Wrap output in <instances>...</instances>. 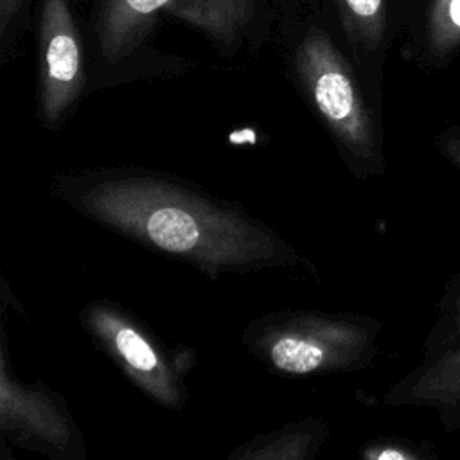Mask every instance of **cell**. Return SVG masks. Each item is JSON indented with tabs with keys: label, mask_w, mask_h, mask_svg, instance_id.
Returning <instances> with one entry per match:
<instances>
[{
	"label": "cell",
	"mask_w": 460,
	"mask_h": 460,
	"mask_svg": "<svg viewBox=\"0 0 460 460\" xmlns=\"http://www.w3.org/2000/svg\"><path fill=\"white\" fill-rule=\"evenodd\" d=\"M49 194L84 219L217 280L313 264L235 201L176 174L110 165L56 172Z\"/></svg>",
	"instance_id": "6da1fadb"
},
{
	"label": "cell",
	"mask_w": 460,
	"mask_h": 460,
	"mask_svg": "<svg viewBox=\"0 0 460 460\" xmlns=\"http://www.w3.org/2000/svg\"><path fill=\"white\" fill-rule=\"evenodd\" d=\"M295 86L356 178L385 171L377 113L359 75L327 31L309 27L291 56Z\"/></svg>",
	"instance_id": "7a4b0ae2"
},
{
	"label": "cell",
	"mask_w": 460,
	"mask_h": 460,
	"mask_svg": "<svg viewBox=\"0 0 460 460\" xmlns=\"http://www.w3.org/2000/svg\"><path fill=\"white\" fill-rule=\"evenodd\" d=\"M379 323L358 313L282 309L253 318L241 332L244 349L286 377L352 374L376 354Z\"/></svg>",
	"instance_id": "3957f363"
},
{
	"label": "cell",
	"mask_w": 460,
	"mask_h": 460,
	"mask_svg": "<svg viewBox=\"0 0 460 460\" xmlns=\"http://www.w3.org/2000/svg\"><path fill=\"white\" fill-rule=\"evenodd\" d=\"M79 323L95 347L147 399L174 411L187 406L185 376L196 361L189 349L172 352L142 318L108 298L86 302L79 311Z\"/></svg>",
	"instance_id": "277c9868"
},
{
	"label": "cell",
	"mask_w": 460,
	"mask_h": 460,
	"mask_svg": "<svg viewBox=\"0 0 460 460\" xmlns=\"http://www.w3.org/2000/svg\"><path fill=\"white\" fill-rule=\"evenodd\" d=\"M165 13L225 49H234L255 16L253 0H102L95 38L106 66L133 58Z\"/></svg>",
	"instance_id": "5b68a950"
},
{
	"label": "cell",
	"mask_w": 460,
	"mask_h": 460,
	"mask_svg": "<svg viewBox=\"0 0 460 460\" xmlns=\"http://www.w3.org/2000/svg\"><path fill=\"white\" fill-rule=\"evenodd\" d=\"M0 435L13 446L50 460H86L83 429L65 397L41 381H22L9 356L5 314L0 338Z\"/></svg>",
	"instance_id": "8992f818"
},
{
	"label": "cell",
	"mask_w": 460,
	"mask_h": 460,
	"mask_svg": "<svg viewBox=\"0 0 460 460\" xmlns=\"http://www.w3.org/2000/svg\"><path fill=\"white\" fill-rule=\"evenodd\" d=\"M38 50V120L45 131L59 133L90 86L84 49L68 0H41Z\"/></svg>",
	"instance_id": "52a82bcc"
},
{
	"label": "cell",
	"mask_w": 460,
	"mask_h": 460,
	"mask_svg": "<svg viewBox=\"0 0 460 460\" xmlns=\"http://www.w3.org/2000/svg\"><path fill=\"white\" fill-rule=\"evenodd\" d=\"M331 437V424L318 415L257 433L230 451V460H313Z\"/></svg>",
	"instance_id": "ba28073f"
},
{
	"label": "cell",
	"mask_w": 460,
	"mask_h": 460,
	"mask_svg": "<svg viewBox=\"0 0 460 460\" xmlns=\"http://www.w3.org/2000/svg\"><path fill=\"white\" fill-rule=\"evenodd\" d=\"M388 404L453 406L460 402V347L420 365L386 394Z\"/></svg>",
	"instance_id": "9c48e42d"
},
{
	"label": "cell",
	"mask_w": 460,
	"mask_h": 460,
	"mask_svg": "<svg viewBox=\"0 0 460 460\" xmlns=\"http://www.w3.org/2000/svg\"><path fill=\"white\" fill-rule=\"evenodd\" d=\"M341 23L356 56L379 49L386 31L385 0H338Z\"/></svg>",
	"instance_id": "30bf717a"
},
{
	"label": "cell",
	"mask_w": 460,
	"mask_h": 460,
	"mask_svg": "<svg viewBox=\"0 0 460 460\" xmlns=\"http://www.w3.org/2000/svg\"><path fill=\"white\" fill-rule=\"evenodd\" d=\"M428 41L442 56L460 43V0H433L428 20Z\"/></svg>",
	"instance_id": "8fae6325"
},
{
	"label": "cell",
	"mask_w": 460,
	"mask_h": 460,
	"mask_svg": "<svg viewBox=\"0 0 460 460\" xmlns=\"http://www.w3.org/2000/svg\"><path fill=\"white\" fill-rule=\"evenodd\" d=\"M361 456L367 460H415L419 455L411 451L408 446L383 440L370 442L361 449Z\"/></svg>",
	"instance_id": "7c38bea8"
},
{
	"label": "cell",
	"mask_w": 460,
	"mask_h": 460,
	"mask_svg": "<svg viewBox=\"0 0 460 460\" xmlns=\"http://www.w3.org/2000/svg\"><path fill=\"white\" fill-rule=\"evenodd\" d=\"M438 147L442 155L460 169V129L449 128L438 137Z\"/></svg>",
	"instance_id": "4fadbf2b"
},
{
	"label": "cell",
	"mask_w": 460,
	"mask_h": 460,
	"mask_svg": "<svg viewBox=\"0 0 460 460\" xmlns=\"http://www.w3.org/2000/svg\"><path fill=\"white\" fill-rule=\"evenodd\" d=\"M22 0H0V41L5 43L9 27L18 13Z\"/></svg>",
	"instance_id": "5bb4252c"
},
{
	"label": "cell",
	"mask_w": 460,
	"mask_h": 460,
	"mask_svg": "<svg viewBox=\"0 0 460 460\" xmlns=\"http://www.w3.org/2000/svg\"><path fill=\"white\" fill-rule=\"evenodd\" d=\"M455 327H456V331L460 332V298H458V304H456V311H455Z\"/></svg>",
	"instance_id": "9a60e30c"
}]
</instances>
